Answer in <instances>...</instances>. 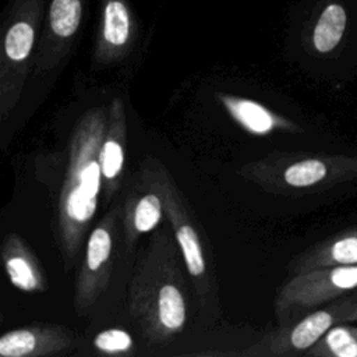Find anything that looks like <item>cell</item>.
Segmentation results:
<instances>
[{"label": "cell", "instance_id": "obj_1", "mask_svg": "<svg viewBox=\"0 0 357 357\" xmlns=\"http://www.w3.org/2000/svg\"><path fill=\"white\" fill-rule=\"evenodd\" d=\"M184 259L173 234L156 230L137 258L127 287L126 307L142 336L165 344L187 322L188 287Z\"/></svg>", "mask_w": 357, "mask_h": 357}, {"label": "cell", "instance_id": "obj_2", "mask_svg": "<svg viewBox=\"0 0 357 357\" xmlns=\"http://www.w3.org/2000/svg\"><path fill=\"white\" fill-rule=\"evenodd\" d=\"M109 110L88 109L75 123L68 146L66 176L56 209V240L64 269H71L98 211L102 190L100 146Z\"/></svg>", "mask_w": 357, "mask_h": 357}, {"label": "cell", "instance_id": "obj_3", "mask_svg": "<svg viewBox=\"0 0 357 357\" xmlns=\"http://www.w3.org/2000/svg\"><path fill=\"white\" fill-rule=\"evenodd\" d=\"M240 173L265 191L293 195L357 178V156L272 153L243 166Z\"/></svg>", "mask_w": 357, "mask_h": 357}, {"label": "cell", "instance_id": "obj_4", "mask_svg": "<svg viewBox=\"0 0 357 357\" xmlns=\"http://www.w3.org/2000/svg\"><path fill=\"white\" fill-rule=\"evenodd\" d=\"M141 174L155 187L162 198L165 215L180 247L185 271L191 278L199 300L204 305H212V303L216 301V287L212 284L213 279L208 272L199 231L195 227L180 191L173 183L166 167L158 160H149L142 167Z\"/></svg>", "mask_w": 357, "mask_h": 357}, {"label": "cell", "instance_id": "obj_5", "mask_svg": "<svg viewBox=\"0 0 357 357\" xmlns=\"http://www.w3.org/2000/svg\"><path fill=\"white\" fill-rule=\"evenodd\" d=\"M353 322H357V289L305 314L296 322L279 325L252 344L245 354L258 357L304 354L331 328Z\"/></svg>", "mask_w": 357, "mask_h": 357}, {"label": "cell", "instance_id": "obj_6", "mask_svg": "<svg viewBox=\"0 0 357 357\" xmlns=\"http://www.w3.org/2000/svg\"><path fill=\"white\" fill-rule=\"evenodd\" d=\"M356 289L357 265L324 266L294 273L276 293L275 317L279 325L296 322Z\"/></svg>", "mask_w": 357, "mask_h": 357}, {"label": "cell", "instance_id": "obj_7", "mask_svg": "<svg viewBox=\"0 0 357 357\" xmlns=\"http://www.w3.org/2000/svg\"><path fill=\"white\" fill-rule=\"evenodd\" d=\"M120 205H114L91 230L75 279L74 310L84 315L106 291L114 265Z\"/></svg>", "mask_w": 357, "mask_h": 357}, {"label": "cell", "instance_id": "obj_8", "mask_svg": "<svg viewBox=\"0 0 357 357\" xmlns=\"http://www.w3.org/2000/svg\"><path fill=\"white\" fill-rule=\"evenodd\" d=\"M75 333L63 325H28L8 331L0 337L3 357H45L68 351Z\"/></svg>", "mask_w": 357, "mask_h": 357}, {"label": "cell", "instance_id": "obj_9", "mask_svg": "<svg viewBox=\"0 0 357 357\" xmlns=\"http://www.w3.org/2000/svg\"><path fill=\"white\" fill-rule=\"evenodd\" d=\"M127 121L126 109L120 98H114L109 105L106 132L100 146L102 194L103 201L109 204L120 187L121 174L126 162Z\"/></svg>", "mask_w": 357, "mask_h": 357}, {"label": "cell", "instance_id": "obj_10", "mask_svg": "<svg viewBox=\"0 0 357 357\" xmlns=\"http://www.w3.org/2000/svg\"><path fill=\"white\" fill-rule=\"evenodd\" d=\"M163 213L165 208L159 192L141 174L138 185L131 188L123 208L126 247L132 250L142 234L153 231L159 226Z\"/></svg>", "mask_w": 357, "mask_h": 357}, {"label": "cell", "instance_id": "obj_11", "mask_svg": "<svg viewBox=\"0 0 357 357\" xmlns=\"http://www.w3.org/2000/svg\"><path fill=\"white\" fill-rule=\"evenodd\" d=\"M337 265H357V225L317 243L289 265L294 273Z\"/></svg>", "mask_w": 357, "mask_h": 357}, {"label": "cell", "instance_id": "obj_12", "mask_svg": "<svg viewBox=\"0 0 357 357\" xmlns=\"http://www.w3.org/2000/svg\"><path fill=\"white\" fill-rule=\"evenodd\" d=\"M1 259L13 286L25 293H43L47 289L46 276L38 258L25 240L17 233H8L1 245Z\"/></svg>", "mask_w": 357, "mask_h": 357}, {"label": "cell", "instance_id": "obj_13", "mask_svg": "<svg viewBox=\"0 0 357 357\" xmlns=\"http://www.w3.org/2000/svg\"><path fill=\"white\" fill-rule=\"evenodd\" d=\"M218 99L227 114L252 135H268L275 131H300L296 123L273 113L257 100L229 93H219Z\"/></svg>", "mask_w": 357, "mask_h": 357}, {"label": "cell", "instance_id": "obj_14", "mask_svg": "<svg viewBox=\"0 0 357 357\" xmlns=\"http://www.w3.org/2000/svg\"><path fill=\"white\" fill-rule=\"evenodd\" d=\"M303 356L357 357V326L350 324H339L331 328Z\"/></svg>", "mask_w": 357, "mask_h": 357}, {"label": "cell", "instance_id": "obj_15", "mask_svg": "<svg viewBox=\"0 0 357 357\" xmlns=\"http://www.w3.org/2000/svg\"><path fill=\"white\" fill-rule=\"evenodd\" d=\"M346 26V13L342 6H328L314 29V46L321 53H328L337 46Z\"/></svg>", "mask_w": 357, "mask_h": 357}, {"label": "cell", "instance_id": "obj_16", "mask_svg": "<svg viewBox=\"0 0 357 357\" xmlns=\"http://www.w3.org/2000/svg\"><path fill=\"white\" fill-rule=\"evenodd\" d=\"M130 38V17L123 3L110 1L105 8L103 39L110 47H123Z\"/></svg>", "mask_w": 357, "mask_h": 357}, {"label": "cell", "instance_id": "obj_17", "mask_svg": "<svg viewBox=\"0 0 357 357\" xmlns=\"http://www.w3.org/2000/svg\"><path fill=\"white\" fill-rule=\"evenodd\" d=\"M79 20V0H53L50 7V26L54 35L70 38L78 29Z\"/></svg>", "mask_w": 357, "mask_h": 357}, {"label": "cell", "instance_id": "obj_18", "mask_svg": "<svg viewBox=\"0 0 357 357\" xmlns=\"http://www.w3.org/2000/svg\"><path fill=\"white\" fill-rule=\"evenodd\" d=\"M93 347L107 356H130L135 351V343L131 335L119 328L100 331L93 339Z\"/></svg>", "mask_w": 357, "mask_h": 357}]
</instances>
